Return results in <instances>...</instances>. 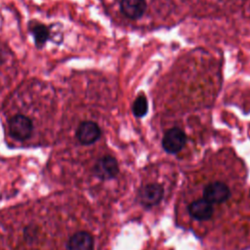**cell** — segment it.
I'll list each match as a JSON object with an SVG mask.
<instances>
[{"label":"cell","instance_id":"1","mask_svg":"<svg viewBox=\"0 0 250 250\" xmlns=\"http://www.w3.org/2000/svg\"><path fill=\"white\" fill-rule=\"evenodd\" d=\"M32 130L33 123L25 115L17 114L9 119V134L18 141L27 140Z\"/></svg>","mask_w":250,"mask_h":250},{"label":"cell","instance_id":"2","mask_svg":"<svg viewBox=\"0 0 250 250\" xmlns=\"http://www.w3.org/2000/svg\"><path fill=\"white\" fill-rule=\"evenodd\" d=\"M187 136L179 127H173L168 130L162 139V146L168 153H177L185 146Z\"/></svg>","mask_w":250,"mask_h":250},{"label":"cell","instance_id":"3","mask_svg":"<svg viewBox=\"0 0 250 250\" xmlns=\"http://www.w3.org/2000/svg\"><path fill=\"white\" fill-rule=\"evenodd\" d=\"M164 194V189L159 184H147L139 190V201L146 208L158 204Z\"/></svg>","mask_w":250,"mask_h":250},{"label":"cell","instance_id":"4","mask_svg":"<svg viewBox=\"0 0 250 250\" xmlns=\"http://www.w3.org/2000/svg\"><path fill=\"white\" fill-rule=\"evenodd\" d=\"M118 163L110 155L101 157L94 166V174L101 180L112 179L118 174Z\"/></svg>","mask_w":250,"mask_h":250},{"label":"cell","instance_id":"5","mask_svg":"<svg viewBox=\"0 0 250 250\" xmlns=\"http://www.w3.org/2000/svg\"><path fill=\"white\" fill-rule=\"evenodd\" d=\"M230 195L229 188L222 182H213L208 184L203 190V198L211 204L222 203L229 199Z\"/></svg>","mask_w":250,"mask_h":250},{"label":"cell","instance_id":"6","mask_svg":"<svg viewBox=\"0 0 250 250\" xmlns=\"http://www.w3.org/2000/svg\"><path fill=\"white\" fill-rule=\"evenodd\" d=\"M101 137L99 125L93 121H83L76 130V138L82 145H91Z\"/></svg>","mask_w":250,"mask_h":250},{"label":"cell","instance_id":"7","mask_svg":"<svg viewBox=\"0 0 250 250\" xmlns=\"http://www.w3.org/2000/svg\"><path fill=\"white\" fill-rule=\"evenodd\" d=\"M146 10L145 0H121L120 11L128 19L137 20L141 18Z\"/></svg>","mask_w":250,"mask_h":250},{"label":"cell","instance_id":"8","mask_svg":"<svg viewBox=\"0 0 250 250\" xmlns=\"http://www.w3.org/2000/svg\"><path fill=\"white\" fill-rule=\"evenodd\" d=\"M188 212L190 216L198 221H205L213 215V207L206 199H196L188 205Z\"/></svg>","mask_w":250,"mask_h":250},{"label":"cell","instance_id":"9","mask_svg":"<svg viewBox=\"0 0 250 250\" xmlns=\"http://www.w3.org/2000/svg\"><path fill=\"white\" fill-rule=\"evenodd\" d=\"M68 250H93L94 239L93 236L87 231L75 232L68 241Z\"/></svg>","mask_w":250,"mask_h":250},{"label":"cell","instance_id":"10","mask_svg":"<svg viewBox=\"0 0 250 250\" xmlns=\"http://www.w3.org/2000/svg\"><path fill=\"white\" fill-rule=\"evenodd\" d=\"M29 31L32 34L36 47L39 49H41L45 45L51 34L50 27L38 22L32 23L29 27Z\"/></svg>","mask_w":250,"mask_h":250},{"label":"cell","instance_id":"11","mask_svg":"<svg viewBox=\"0 0 250 250\" xmlns=\"http://www.w3.org/2000/svg\"><path fill=\"white\" fill-rule=\"evenodd\" d=\"M133 113L136 117H144L148 110V103L145 96H139L132 105Z\"/></svg>","mask_w":250,"mask_h":250}]
</instances>
